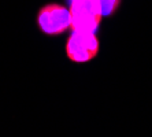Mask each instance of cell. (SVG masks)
Here are the masks:
<instances>
[{
	"mask_svg": "<svg viewBox=\"0 0 152 137\" xmlns=\"http://www.w3.org/2000/svg\"><path fill=\"white\" fill-rule=\"evenodd\" d=\"M37 25L40 32L47 36L63 34L71 28V12L62 4H45L37 12Z\"/></svg>",
	"mask_w": 152,
	"mask_h": 137,
	"instance_id": "cell-1",
	"label": "cell"
},
{
	"mask_svg": "<svg viewBox=\"0 0 152 137\" xmlns=\"http://www.w3.org/2000/svg\"><path fill=\"white\" fill-rule=\"evenodd\" d=\"M66 55L74 63H86L97 56L100 49V42L96 33L71 30L66 41Z\"/></svg>",
	"mask_w": 152,
	"mask_h": 137,
	"instance_id": "cell-2",
	"label": "cell"
},
{
	"mask_svg": "<svg viewBox=\"0 0 152 137\" xmlns=\"http://www.w3.org/2000/svg\"><path fill=\"white\" fill-rule=\"evenodd\" d=\"M71 30L96 33L102 23L103 15L99 0H75L71 1Z\"/></svg>",
	"mask_w": 152,
	"mask_h": 137,
	"instance_id": "cell-3",
	"label": "cell"
},
{
	"mask_svg": "<svg viewBox=\"0 0 152 137\" xmlns=\"http://www.w3.org/2000/svg\"><path fill=\"white\" fill-rule=\"evenodd\" d=\"M103 17H111L121 6V0H99Z\"/></svg>",
	"mask_w": 152,
	"mask_h": 137,
	"instance_id": "cell-4",
	"label": "cell"
},
{
	"mask_svg": "<svg viewBox=\"0 0 152 137\" xmlns=\"http://www.w3.org/2000/svg\"><path fill=\"white\" fill-rule=\"evenodd\" d=\"M70 1H75V0H70Z\"/></svg>",
	"mask_w": 152,
	"mask_h": 137,
	"instance_id": "cell-5",
	"label": "cell"
}]
</instances>
